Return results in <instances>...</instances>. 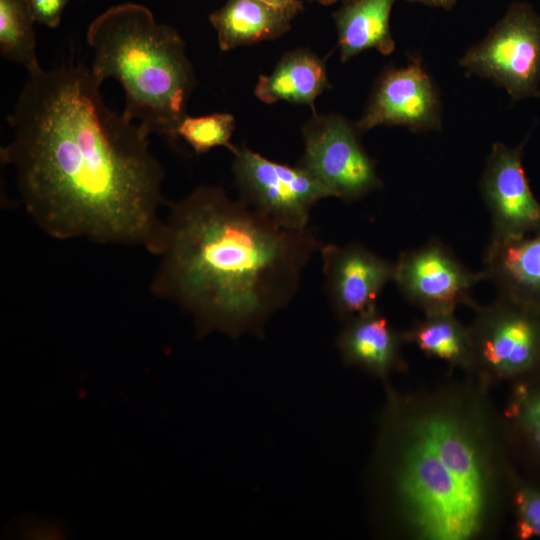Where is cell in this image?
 Wrapping results in <instances>:
<instances>
[{
    "label": "cell",
    "instance_id": "cell-1",
    "mask_svg": "<svg viewBox=\"0 0 540 540\" xmlns=\"http://www.w3.org/2000/svg\"><path fill=\"white\" fill-rule=\"evenodd\" d=\"M101 84L82 64L29 75L7 117L11 139L0 160L45 234L157 255L164 170L148 132L105 104Z\"/></svg>",
    "mask_w": 540,
    "mask_h": 540
},
{
    "label": "cell",
    "instance_id": "cell-2",
    "mask_svg": "<svg viewBox=\"0 0 540 540\" xmlns=\"http://www.w3.org/2000/svg\"><path fill=\"white\" fill-rule=\"evenodd\" d=\"M385 384L373 472L391 528L413 540L493 535L520 471L489 388L470 375L417 392Z\"/></svg>",
    "mask_w": 540,
    "mask_h": 540
},
{
    "label": "cell",
    "instance_id": "cell-3",
    "mask_svg": "<svg viewBox=\"0 0 540 540\" xmlns=\"http://www.w3.org/2000/svg\"><path fill=\"white\" fill-rule=\"evenodd\" d=\"M321 246L310 228H282L221 187L198 186L169 205L150 290L187 312L198 336L262 337Z\"/></svg>",
    "mask_w": 540,
    "mask_h": 540
},
{
    "label": "cell",
    "instance_id": "cell-4",
    "mask_svg": "<svg viewBox=\"0 0 540 540\" xmlns=\"http://www.w3.org/2000/svg\"><path fill=\"white\" fill-rule=\"evenodd\" d=\"M86 41L93 51L94 76L100 82L113 78L122 86L123 115L149 135L174 144L196 84L180 34L158 23L146 6L126 2L98 15Z\"/></svg>",
    "mask_w": 540,
    "mask_h": 540
},
{
    "label": "cell",
    "instance_id": "cell-5",
    "mask_svg": "<svg viewBox=\"0 0 540 540\" xmlns=\"http://www.w3.org/2000/svg\"><path fill=\"white\" fill-rule=\"evenodd\" d=\"M472 375L490 388L540 373V309L498 296L475 308Z\"/></svg>",
    "mask_w": 540,
    "mask_h": 540
},
{
    "label": "cell",
    "instance_id": "cell-6",
    "mask_svg": "<svg viewBox=\"0 0 540 540\" xmlns=\"http://www.w3.org/2000/svg\"><path fill=\"white\" fill-rule=\"evenodd\" d=\"M461 66L492 80L515 100L537 96L540 84V16L527 3H513Z\"/></svg>",
    "mask_w": 540,
    "mask_h": 540
},
{
    "label": "cell",
    "instance_id": "cell-7",
    "mask_svg": "<svg viewBox=\"0 0 540 540\" xmlns=\"http://www.w3.org/2000/svg\"><path fill=\"white\" fill-rule=\"evenodd\" d=\"M233 154L232 171L239 200L276 225L309 228L310 211L330 192L300 165L275 162L246 146Z\"/></svg>",
    "mask_w": 540,
    "mask_h": 540
},
{
    "label": "cell",
    "instance_id": "cell-8",
    "mask_svg": "<svg viewBox=\"0 0 540 540\" xmlns=\"http://www.w3.org/2000/svg\"><path fill=\"white\" fill-rule=\"evenodd\" d=\"M355 124L337 114L314 115L303 126L304 153L298 163L332 197L351 202L382 186L375 163Z\"/></svg>",
    "mask_w": 540,
    "mask_h": 540
},
{
    "label": "cell",
    "instance_id": "cell-9",
    "mask_svg": "<svg viewBox=\"0 0 540 540\" xmlns=\"http://www.w3.org/2000/svg\"><path fill=\"white\" fill-rule=\"evenodd\" d=\"M485 279L473 272L438 240L400 254L394 282L406 300L425 314L454 312L457 306L478 305L471 298L474 285Z\"/></svg>",
    "mask_w": 540,
    "mask_h": 540
},
{
    "label": "cell",
    "instance_id": "cell-10",
    "mask_svg": "<svg viewBox=\"0 0 540 540\" xmlns=\"http://www.w3.org/2000/svg\"><path fill=\"white\" fill-rule=\"evenodd\" d=\"M441 105L435 84L419 58L388 68L378 78L361 118V134L377 126H404L412 131L439 129Z\"/></svg>",
    "mask_w": 540,
    "mask_h": 540
},
{
    "label": "cell",
    "instance_id": "cell-11",
    "mask_svg": "<svg viewBox=\"0 0 540 540\" xmlns=\"http://www.w3.org/2000/svg\"><path fill=\"white\" fill-rule=\"evenodd\" d=\"M522 147L494 143L480 180V191L491 215L490 242L525 237L540 231V203L522 165Z\"/></svg>",
    "mask_w": 540,
    "mask_h": 540
},
{
    "label": "cell",
    "instance_id": "cell-12",
    "mask_svg": "<svg viewBox=\"0 0 540 540\" xmlns=\"http://www.w3.org/2000/svg\"><path fill=\"white\" fill-rule=\"evenodd\" d=\"M320 253L326 296L342 323L376 308L382 290L394 280L395 263L359 242L325 244Z\"/></svg>",
    "mask_w": 540,
    "mask_h": 540
},
{
    "label": "cell",
    "instance_id": "cell-13",
    "mask_svg": "<svg viewBox=\"0 0 540 540\" xmlns=\"http://www.w3.org/2000/svg\"><path fill=\"white\" fill-rule=\"evenodd\" d=\"M343 324L336 345L345 365L385 383L391 374L407 369L402 332H397L377 307Z\"/></svg>",
    "mask_w": 540,
    "mask_h": 540
},
{
    "label": "cell",
    "instance_id": "cell-14",
    "mask_svg": "<svg viewBox=\"0 0 540 540\" xmlns=\"http://www.w3.org/2000/svg\"><path fill=\"white\" fill-rule=\"evenodd\" d=\"M483 273L496 286L498 296L540 309V231L490 242Z\"/></svg>",
    "mask_w": 540,
    "mask_h": 540
},
{
    "label": "cell",
    "instance_id": "cell-15",
    "mask_svg": "<svg viewBox=\"0 0 540 540\" xmlns=\"http://www.w3.org/2000/svg\"><path fill=\"white\" fill-rule=\"evenodd\" d=\"M330 88L325 62L312 51L296 49L283 55L269 75H261L255 96L271 104L286 101L310 106Z\"/></svg>",
    "mask_w": 540,
    "mask_h": 540
},
{
    "label": "cell",
    "instance_id": "cell-16",
    "mask_svg": "<svg viewBox=\"0 0 540 540\" xmlns=\"http://www.w3.org/2000/svg\"><path fill=\"white\" fill-rule=\"evenodd\" d=\"M293 15L263 0H227L209 16L221 50L280 37L290 29Z\"/></svg>",
    "mask_w": 540,
    "mask_h": 540
},
{
    "label": "cell",
    "instance_id": "cell-17",
    "mask_svg": "<svg viewBox=\"0 0 540 540\" xmlns=\"http://www.w3.org/2000/svg\"><path fill=\"white\" fill-rule=\"evenodd\" d=\"M502 420L523 474L540 476V373L511 383Z\"/></svg>",
    "mask_w": 540,
    "mask_h": 540
},
{
    "label": "cell",
    "instance_id": "cell-18",
    "mask_svg": "<svg viewBox=\"0 0 540 540\" xmlns=\"http://www.w3.org/2000/svg\"><path fill=\"white\" fill-rule=\"evenodd\" d=\"M398 0H343L334 13L343 62L374 48L383 55L394 51L390 14Z\"/></svg>",
    "mask_w": 540,
    "mask_h": 540
},
{
    "label": "cell",
    "instance_id": "cell-19",
    "mask_svg": "<svg viewBox=\"0 0 540 540\" xmlns=\"http://www.w3.org/2000/svg\"><path fill=\"white\" fill-rule=\"evenodd\" d=\"M402 337L405 343L414 344L429 357L472 375L474 360L469 327H464L454 312L425 314L423 320L403 331Z\"/></svg>",
    "mask_w": 540,
    "mask_h": 540
},
{
    "label": "cell",
    "instance_id": "cell-20",
    "mask_svg": "<svg viewBox=\"0 0 540 540\" xmlns=\"http://www.w3.org/2000/svg\"><path fill=\"white\" fill-rule=\"evenodd\" d=\"M35 22L29 0H0V54L29 75L43 70L36 53Z\"/></svg>",
    "mask_w": 540,
    "mask_h": 540
},
{
    "label": "cell",
    "instance_id": "cell-21",
    "mask_svg": "<svg viewBox=\"0 0 540 540\" xmlns=\"http://www.w3.org/2000/svg\"><path fill=\"white\" fill-rule=\"evenodd\" d=\"M235 119L230 113H213L192 117L186 115L177 127V137L182 138L196 154L223 146L233 153L236 146L231 143Z\"/></svg>",
    "mask_w": 540,
    "mask_h": 540
},
{
    "label": "cell",
    "instance_id": "cell-22",
    "mask_svg": "<svg viewBox=\"0 0 540 540\" xmlns=\"http://www.w3.org/2000/svg\"><path fill=\"white\" fill-rule=\"evenodd\" d=\"M510 510L517 539H540V476L518 474L511 493Z\"/></svg>",
    "mask_w": 540,
    "mask_h": 540
},
{
    "label": "cell",
    "instance_id": "cell-23",
    "mask_svg": "<svg viewBox=\"0 0 540 540\" xmlns=\"http://www.w3.org/2000/svg\"><path fill=\"white\" fill-rule=\"evenodd\" d=\"M70 0H29L36 22L49 28H56L62 18L64 8Z\"/></svg>",
    "mask_w": 540,
    "mask_h": 540
},
{
    "label": "cell",
    "instance_id": "cell-24",
    "mask_svg": "<svg viewBox=\"0 0 540 540\" xmlns=\"http://www.w3.org/2000/svg\"><path fill=\"white\" fill-rule=\"evenodd\" d=\"M263 1H265L266 3L270 5L279 7L289 12L293 16L298 14L303 8L302 2L300 0H263Z\"/></svg>",
    "mask_w": 540,
    "mask_h": 540
},
{
    "label": "cell",
    "instance_id": "cell-25",
    "mask_svg": "<svg viewBox=\"0 0 540 540\" xmlns=\"http://www.w3.org/2000/svg\"><path fill=\"white\" fill-rule=\"evenodd\" d=\"M409 2L422 3L434 7H442L445 9L451 8L457 0H406Z\"/></svg>",
    "mask_w": 540,
    "mask_h": 540
},
{
    "label": "cell",
    "instance_id": "cell-26",
    "mask_svg": "<svg viewBox=\"0 0 540 540\" xmlns=\"http://www.w3.org/2000/svg\"><path fill=\"white\" fill-rule=\"evenodd\" d=\"M311 1H314V2H317L319 4H322V5H330L334 2H336L337 0H311Z\"/></svg>",
    "mask_w": 540,
    "mask_h": 540
}]
</instances>
